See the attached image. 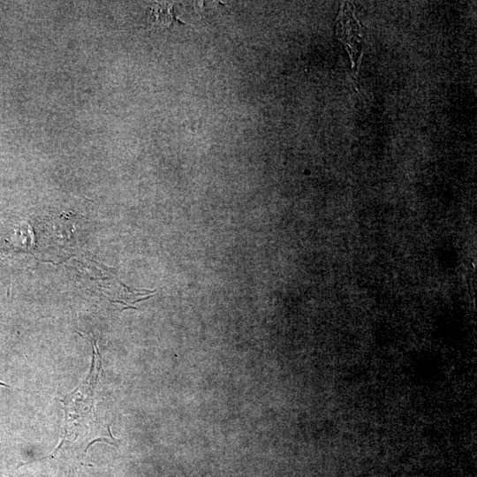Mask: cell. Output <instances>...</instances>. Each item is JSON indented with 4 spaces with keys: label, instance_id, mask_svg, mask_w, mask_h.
<instances>
[{
    "label": "cell",
    "instance_id": "cell-1",
    "mask_svg": "<svg viewBox=\"0 0 477 477\" xmlns=\"http://www.w3.org/2000/svg\"><path fill=\"white\" fill-rule=\"evenodd\" d=\"M101 370V354L96 342L93 341L91 366L87 375L74 390L60 398L64 412V428L61 441L51 454L52 458L81 449L85 454L96 442L117 443L115 439L102 435L95 413V390Z\"/></svg>",
    "mask_w": 477,
    "mask_h": 477
},
{
    "label": "cell",
    "instance_id": "cell-2",
    "mask_svg": "<svg viewBox=\"0 0 477 477\" xmlns=\"http://www.w3.org/2000/svg\"><path fill=\"white\" fill-rule=\"evenodd\" d=\"M0 477H5V476H4V475L0 474Z\"/></svg>",
    "mask_w": 477,
    "mask_h": 477
}]
</instances>
